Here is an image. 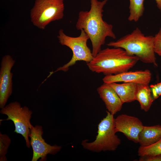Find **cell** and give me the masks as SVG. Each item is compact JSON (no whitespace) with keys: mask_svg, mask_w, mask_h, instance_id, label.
Returning <instances> with one entry per match:
<instances>
[{"mask_svg":"<svg viewBox=\"0 0 161 161\" xmlns=\"http://www.w3.org/2000/svg\"><path fill=\"white\" fill-rule=\"evenodd\" d=\"M108 0H91L90 10L79 12L75 26L78 30H83L88 35L92 43L94 57L101 49L106 37L116 38L113 26L103 19V8Z\"/></svg>","mask_w":161,"mask_h":161,"instance_id":"obj_1","label":"cell"},{"mask_svg":"<svg viewBox=\"0 0 161 161\" xmlns=\"http://www.w3.org/2000/svg\"><path fill=\"white\" fill-rule=\"evenodd\" d=\"M139 60L121 48L107 47L101 49L87 65L92 72L106 76L127 71Z\"/></svg>","mask_w":161,"mask_h":161,"instance_id":"obj_2","label":"cell"},{"mask_svg":"<svg viewBox=\"0 0 161 161\" xmlns=\"http://www.w3.org/2000/svg\"><path fill=\"white\" fill-rule=\"evenodd\" d=\"M154 36H145L138 27L116 41L107 44L109 47L120 48L129 55L137 57L142 62L157 66L154 46Z\"/></svg>","mask_w":161,"mask_h":161,"instance_id":"obj_3","label":"cell"},{"mask_svg":"<svg viewBox=\"0 0 161 161\" xmlns=\"http://www.w3.org/2000/svg\"><path fill=\"white\" fill-rule=\"evenodd\" d=\"M114 115L107 111V115L98 126L97 134L95 140L88 142L82 141L81 145L85 149L94 152L114 151L121 143V140L116 135Z\"/></svg>","mask_w":161,"mask_h":161,"instance_id":"obj_4","label":"cell"},{"mask_svg":"<svg viewBox=\"0 0 161 161\" xmlns=\"http://www.w3.org/2000/svg\"><path fill=\"white\" fill-rule=\"evenodd\" d=\"M59 43L62 45L69 47L72 52V56L70 60L62 66L57 68L54 72H49L50 74L46 79L54 73L59 71H67L70 66L75 64L78 61H83L87 63L90 62L94 57L92 52L87 45L89 38L83 30H81L80 35L78 37H72L66 35L63 30L60 29L57 36Z\"/></svg>","mask_w":161,"mask_h":161,"instance_id":"obj_5","label":"cell"},{"mask_svg":"<svg viewBox=\"0 0 161 161\" xmlns=\"http://www.w3.org/2000/svg\"><path fill=\"white\" fill-rule=\"evenodd\" d=\"M64 0H35L30 12L34 25L44 30L51 22L61 20L64 16Z\"/></svg>","mask_w":161,"mask_h":161,"instance_id":"obj_6","label":"cell"},{"mask_svg":"<svg viewBox=\"0 0 161 161\" xmlns=\"http://www.w3.org/2000/svg\"><path fill=\"white\" fill-rule=\"evenodd\" d=\"M0 113L7 116V118L5 120L13 121L15 126L14 132L24 137L26 146L30 148L31 145L29 137L33 126L30 121L32 112L27 107H21L18 102L15 101L1 108Z\"/></svg>","mask_w":161,"mask_h":161,"instance_id":"obj_7","label":"cell"},{"mask_svg":"<svg viewBox=\"0 0 161 161\" xmlns=\"http://www.w3.org/2000/svg\"><path fill=\"white\" fill-rule=\"evenodd\" d=\"M43 132L41 126H32L29 137L33 150L32 161H46L48 154L55 155L60 151L62 147L57 145H51L46 143L42 137Z\"/></svg>","mask_w":161,"mask_h":161,"instance_id":"obj_8","label":"cell"},{"mask_svg":"<svg viewBox=\"0 0 161 161\" xmlns=\"http://www.w3.org/2000/svg\"><path fill=\"white\" fill-rule=\"evenodd\" d=\"M15 61L9 55L3 57L0 69V108L4 107L12 93L13 74L11 72Z\"/></svg>","mask_w":161,"mask_h":161,"instance_id":"obj_9","label":"cell"},{"mask_svg":"<svg viewBox=\"0 0 161 161\" xmlns=\"http://www.w3.org/2000/svg\"><path fill=\"white\" fill-rule=\"evenodd\" d=\"M114 122L116 132H122L129 140L138 143L139 135L144 126L139 118L122 114L115 118Z\"/></svg>","mask_w":161,"mask_h":161,"instance_id":"obj_10","label":"cell"},{"mask_svg":"<svg viewBox=\"0 0 161 161\" xmlns=\"http://www.w3.org/2000/svg\"><path fill=\"white\" fill-rule=\"evenodd\" d=\"M151 74L148 70L126 71L120 73L105 76L102 79L105 83L123 82L148 84Z\"/></svg>","mask_w":161,"mask_h":161,"instance_id":"obj_11","label":"cell"},{"mask_svg":"<svg viewBox=\"0 0 161 161\" xmlns=\"http://www.w3.org/2000/svg\"><path fill=\"white\" fill-rule=\"evenodd\" d=\"M97 91L104 103L108 112L114 115L121 110L123 103L111 86L104 83L97 88Z\"/></svg>","mask_w":161,"mask_h":161,"instance_id":"obj_12","label":"cell"},{"mask_svg":"<svg viewBox=\"0 0 161 161\" xmlns=\"http://www.w3.org/2000/svg\"><path fill=\"white\" fill-rule=\"evenodd\" d=\"M107 83L115 90L123 103L136 100L138 84L130 82H124L121 84L116 82Z\"/></svg>","mask_w":161,"mask_h":161,"instance_id":"obj_13","label":"cell"},{"mask_svg":"<svg viewBox=\"0 0 161 161\" xmlns=\"http://www.w3.org/2000/svg\"><path fill=\"white\" fill-rule=\"evenodd\" d=\"M161 139V125L143 126L139 134V143L141 146L151 145Z\"/></svg>","mask_w":161,"mask_h":161,"instance_id":"obj_14","label":"cell"},{"mask_svg":"<svg viewBox=\"0 0 161 161\" xmlns=\"http://www.w3.org/2000/svg\"><path fill=\"white\" fill-rule=\"evenodd\" d=\"M136 100L139 103L142 110L145 112L149 110L154 100L148 84H138Z\"/></svg>","mask_w":161,"mask_h":161,"instance_id":"obj_15","label":"cell"},{"mask_svg":"<svg viewBox=\"0 0 161 161\" xmlns=\"http://www.w3.org/2000/svg\"><path fill=\"white\" fill-rule=\"evenodd\" d=\"M129 21L137 22L143 16L144 10V0H129Z\"/></svg>","mask_w":161,"mask_h":161,"instance_id":"obj_16","label":"cell"},{"mask_svg":"<svg viewBox=\"0 0 161 161\" xmlns=\"http://www.w3.org/2000/svg\"><path fill=\"white\" fill-rule=\"evenodd\" d=\"M140 156L161 154V139L154 143L146 146H141L138 151Z\"/></svg>","mask_w":161,"mask_h":161,"instance_id":"obj_17","label":"cell"},{"mask_svg":"<svg viewBox=\"0 0 161 161\" xmlns=\"http://www.w3.org/2000/svg\"><path fill=\"white\" fill-rule=\"evenodd\" d=\"M11 140L7 134L0 133V161H6L7 159L6 155Z\"/></svg>","mask_w":161,"mask_h":161,"instance_id":"obj_18","label":"cell"},{"mask_svg":"<svg viewBox=\"0 0 161 161\" xmlns=\"http://www.w3.org/2000/svg\"><path fill=\"white\" fill-rule=\"evenodd\" d=\"M154 46L155 53L161 56V28L154 36Z\"/></svg>","mask_w":161,"mask_h":161,"instance_id":"obj_19","label":"cell"},{"mask_svg":"<svg viewBox=\"0 0 161 161\" xmlns=\"http://www.w3.org/2000/svg\"><path fill=\"white\" fill-rule=\"evenodd\" d=\"M154 100L161 95V82L149 86Z\"/></svg>","mask_w":161,"mask_h":161,"instance_id":"obj_20","label":"cell"},{"mask_svg":"<svg viewBox=\"0 0 161 161\" xmlns=\"http://www.w3.org/2000/svg\"><path fill=\"white\" fill-rule=\"evenodd\" d=\"M139 161H161V154L140 156Z\"/></svg>","mask_w":161,"mask_h":161,"instance_id":"obj_21","label":"cell"},{"mask_svg":"<svg viewBox=\"0 0 161 161\" xmlns=\"http://www.w3.org/2000/svg\"><path fill=\"white\" fill-rule=\"evenodd\" d=\"M157 4V6L158 9L161 12V0H155Z\"/></svg>","mask_w":161,"mask_h":161,"instance_id":"obj_22","label":"cell"}]
</instances>
